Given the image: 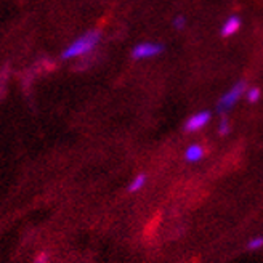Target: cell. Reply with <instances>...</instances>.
<instances>
[{
  "mask_svg": "<svg viewBox=\"0 0 263 263\" xmlns=\"http://www.w3.org/2000/svg\"><path fill=\"white\" fill-rule=\"evenodd\" d=\"M101 41V34L100 31H88L85 34H82L81 37H77L76 41L63 51V60H72V58H79L88 55L90 51H93L97 48V45Z\"/></svg>",
  "mask_w": 263,
  "mask_h": 263,
  "instance_id": "cell-1",
  "label": "cell"
},
{
  "mask_svg": "<svg viewBox=\"0 0 263 263\" xmlns=\"http://www.w3.org/2000/svg\"><path fill=\"white\" fill-rule=\"evenodd\" d=\"M246 90H247V85H246L244 81H241V82H238V84H234V85L227 91V93L218 100L217 111H218L220 114L230 111V109L234 106V104H236V101H238V100L244 95V91H246Z\"/></svg>",
  "mask_w": 263,
  "mask_h": 263,
  "instance_id": "cell-2",
  "label": "cell"
},
{
  "mask_svg": "<svg viewBox=\"0 0 263 263\" xmlns=\"http://www.w3.org/2000/svg\"><path fill=\"white\" fill-rule=\"evenodd\" d=\"M162 51H164V45H161V44L143 42V44H138L134 48V51H132V57H134L135 60H148V58L161 55Z\"/></svg>",
  "mask_w": 263,
  "mask_h": 263,
  "instance_id": "cell-3",
  "label": "cell"
},
{
  "mask_svg": "<svg viewBox=\"0 0 263 263\" xmlns=\"http://www.w3.org/2000/svg\"><path fill=\"white\" fill-rule=\"evenodd\" d=\"M210 121V112L209 111H201V112H196L193 114L190 119L185 124V130L186 132H197L204 128Z\"/></svg>",
  "mask_w": 263,
  "mask_h": 263,
  "instance_id": "cell-4",
  "label": "cell"
},
{
  "mask_svg": "<svg viewBox=\"0 0 263 263\" xmlns=\"http://www.w3.org/2000/svg\"><path fill=\"white\" fill-rule=\"evenodd\" d=\"M241 28V20L238 16H230L225 24H223V28H221V35L223 37H231L234 35L236 32L239 31Z\"/></svg>",
  "mask_w": 263,
  "mask_h": 263,
  "instance_id": "cell-5",
  "label": "cell"
},
{
  "mask_svg": "<svg viewBox=\"0 0 263 263\" xmlns=\"http://www.w3.org/2000/svg\"><path fill=\"white\" fill-rule=\"evenodd\" d=\"M204 153L205 151L201 144H191V146H188L185 151V159L188 162H199L204 157Z\"/></svg>",
  "mask_w": 263,
  "mask_h": 263,
  "instance_id": "cell-6",
  "label": "cell"
},
{
  "mask_svg": "<svg viewBox=\"0 0 263 263\" xmlns=\"http://www.w3.org/2000/svg\"><path fill=\"white\" fill-rule=\"evenodd\" d=\"M144 183H146V175H144V174H138L134 180H132L130 185H128V193H137V191H140L144 186Z\"/></svg>",
  "mask_w": 263,
  "mask_h": 263,
  "instance_id": "cell-7",
  "label": "cell"
},
{
  "mask_svg": "<svg viewBox=\"0 0 263 263\" xmlns=\"http://www.w3.org/2000/svg\"><path fill=\"white\" fill-rule=\"evenodd\" d=\"M260 247H263V236H257V238H254L247 242L249 251H258Z\"/></svg>",
  "mask_w": 263,
  "mask_h": 263,
  "instance_id": "cell-8",
  "label": "cell"
},
{
  "mask_svg": "<svg viewBox=\"0 0 263 263\" xmlns=\"http://www.w3.org/2000/svg\"><path fill=\"white\" fill-rule=\"evenodd\" d=\"M246 95H247V100L251 103H257L258 98H260V90L257 87H252V88H247L246 90Z\"/></svg>",
  "mask_w": 263,
  "mask_h": 263,
  "instance_id": "cell-9",
  "label": "cell"
},
{
  "mask_svg": "<svg viewBox=\"0 0 263 263\" xmlns=\"http://www.w3.org/2000/svg\"><path fill=\"white\" fill-rule=\"evenodd\" d=\"M228 132H230V124H228L227 119H223V121L220 122V127H218V134H220V135H227Z\"/></svg>",
  "mask_w": 263,
  "mask_h": 263,
  "instance_id": "cell-10",
  "label": "cell"
},
{
  "mask_svg": "<svg viewBox=\"0 0 263 263\" xmlns=\"http://www.w3.org/2000/svg\"><path fill=\"white\" fill-rule=\"evenodd\" d=\"M48 260H50L48 254L47 252H41L34 258V263H48Z\"/></svg>",
  "mask_w": 263,
  "mask_h": 263,
  "instance_id": "cell-11",
  "label": "cell"
},
{
  "mask_svg": "<svg viewBox=\"0 0 263 263\" xmlns=\"http://www.w3.org/2000/svg\"><path fill=\"white\" fill-rule=\"evenodd\" d=\"M185 24H186V20L183 18V16H177L174 20V26H175L177 29H183V28H185Z\"/></svg>",
  "mask_w": 263,
  "mask_h": 263,
  "instance_id": "cell-12",
  "label": "cell"
}]
</instances>
